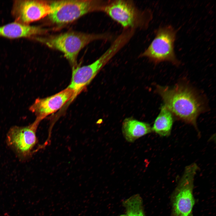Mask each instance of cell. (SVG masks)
I'll return each instance as SVG.
<instances>
[{
  "instance_id": "6da1fadb",
  "label": "cell",
  "mask_w": 216,
  "mask_h": 216,
  "mask_svg": "<svg viewBox=\"0 0 216 216\" xmlns=\"http://www.w3.org/2000/svg\"><path fill=\"white\" fill-rule=\"evenodd\" d=\"M156 91L173 116L196 128L197 118L207 108L206 101L201 94L182 82L172 87L158 85Z\"/></svg>"
},
{
  "instance_id": "7a4b0ae2",
  "label": "cell",
  "mask_w": 216,
  "mask_h": 216,
  "mask_svg": "<svg viewBox=\"0 0 216 216\" xmlns=\"http://www.w3.org/2000/svg\"><path fill=\"white\" fill-rule=\"evenodd\" d=\"M111 38V35L107 33L88 34L73 32L47 37L36 36L32 38L62 52L73 68L77 66L78 54L85 46L95 40H106Z\"/></svg>"
},
{
  "instance_id": "3957f363",
  "label": "cell",
  "mask_w": 216,
  "mask_h": 216,
  "mask_svg": "<svg viewBox=\"0 0 216 216\" xmlns=\"http://www.w3.org/2000/svg\"><path fill=\"white\" fill-rule=\"evenodd\" d=\"M128 43L126 38L118 35L110 46L92 64L72 68L71 82L68 88L74 92L73 100L88 85L100 70Z\"/></svg>"
},
{
  "instance_id": "277c9868",
  "label": "cell",
  "mask_w": 216,
  "mask_h": 216,
  "mask_svg": "<svg viewBox=\"0 0 216 216\" xmlns=\"http://www.w3.org/2000/svg\"><path fill=\"white\" fill-rule=\"evenodd\" d=\"M101 11L124 29L146 28L152 17L151 12L139 9L132 1L129 0L105 1Z\"/></svg>"
},
{
  "instance_id": "5b68a950",
  "label": "cell",
  "mask_w": 216,
  "mask_h": 216,
  "mask_svg": "<svg viewBox=\"0 0 216 216\" xmlns=\"http://www.w3.org/2000/svg\"><path fill=\"white\" fill-rule=\"evenodd\" d=\"M105 1L100 0H58L49 2L50 20L58 25L68 23L88 13L101 11Z\"/></svg>"
},
{
  "instance_id": "8992f818",
  "label": "cell",
  "mask_w": 216,
  "mask_h": 216,
  "mask_svg": "<svg viewBox=\"0 0 216 216\" xmlns=\"http://www.w3.org/2000/svg\"><path fill=\"white\" fill-rule=\"evenodd\" d=\"M199 167L196 164L186 166L171 197L170 216H193L195 204L193 194L194 176Z\"/></svg>"
},
{
  "instance_id": "52a82bcc",
  "label": "cell",
  "mask_w": 216,
  "mask_h": 216,
  "mask_svg": "<svg viewBox=\"0 0 216 216\" xmlns=\"http://www.w3.org/2000/svg\"><path fill=\"white\" fill-rule=\"evenodd\" d=\"M176 34V31L170 26L159 28L153 40L140 56L147 58L156 63L167 61L179 65L180 62L174 51Z\"/></svg>"
},
{
  "instance_id": "ba28073f",
  "label": "cell",
  "mask_w": 216,
  "mask_h": 216,
  "mask_svg": "<svg viewBox=\"0 0 216 216\" xmlns=\"http://www.w3.org/2000/svg\"><path fill=\"white\" fill-rule=\"evenodd\" d=\"M40 122L36 118L28 126H15L10 129L7 136V143L20 156L27 158L34 153L33 149L38 142L36 131Z\"/></svg>"
},
{
  "instance_id": "9c48e42d",
  "label": "cell",
  "mask_w": 216,
  "mask_h": 216,
  "mask_svg": "<svg viewBox=\"0 0 216 216\" xmlns=\"http://www.w3.org/2000/svg\"><path fill=\"white\" fill-rule=\"evenodd\" d=\"M51 11L49 2L36 0H17L13 2L11 10L14 21L26 25L39 20Z\"/></svg>"
},
{
  "instance_id": "30bf717a",
  "label": "cell",
  "mask_w": 216,
  "mask_h": 216,
  "mask_svg": "<svg viewBox=\"0 0 216 216\" xmlns=\"http://www.w3.org/2000/svg\"><path fill=\"white\" fill-rule=\"evenodd\" d=\"M74 92L71 89H65L52 95L36 99L29 110L41 121L48 116L62 108L67 103L73 101Z\"/></svg>"
},
{
  "instance_id": "8fae6325",
  "label": "cell",
  "mask_w": 216,
  "mask_h": 216,
  "mask_svg": "<svg viewBox=\"0 0 216 216\" xmlns=\"http://www.w3.org/2000/svg\"><path fill=\"white\" fill-rule=\"evenodd\" d=\"M46 32L45 29L40 27L23 24L15 21L0 26V37L10 39L32 38Z\"/></svg>"
},
{
  "instance_id": "7c38bea8",
  "label": "cell",
  "mask_w": 216,
  "mask_h": 216,
  "mask_svg": "<svg viewBox=\"0 0 216 216\" xmlns=\"http://www.w3.org/2000/svg\"><path fill=\"white\" fill-rule=\"evenodd\" d=\"M122 132L126 140L130 142L152 132V128L148 123L132 118H126L122 124Z\"/></svg>"
},
{
  "instance_id": "4fadbf2b",
  "label": "cell",
  "mask_w": 216,
  "mask_h": 216,
  "mask_svg": "<svg viewBox=\"0 0 216 216\" xmlns=\"http://www.w3.org/2000/svg\"><path fill=\"white\" fill-rule=\"evenodd\" d=\"M173 122V116L163 105L152 128V131L161 136H168L171 134Z\"/></svg>"
},
{
  "instance_id": "5bb4252c",
  "label": "cell",
  "mask_w": 216,
  "mask_h": 216,
  "mask_svg": "<svg viewBox=\"0 0 216 216\" xmlns=\"http://www.w3.org/2000/svg\"><path fill=\"white\" fill-rule=\"evenodd\" d=\"M128 216H145L143 201L139 194H134L122 202Z\"/></svg>"
},
{
  "instance_id": "9a60e30c",
  "label": "cell",
  "mask_w": 216,
  "mask_h": 216,
  "mask_svg": "<svg viewBox=\"0 0 216 216\" xmlns=\"http://www.w3.org/2000/svg\"><path fill=\"white\" fill-rule=\"evenodd\" d=\"M117 216H128L126 214H121Z\"/></svg>"
}]
</instances>
